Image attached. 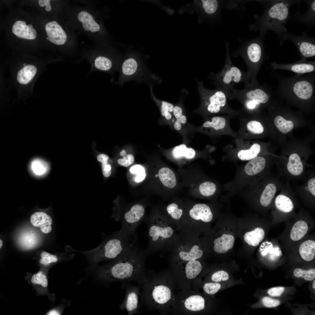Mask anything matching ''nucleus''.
Wrapping results in <instances>:
<instances>
[{"mask_svg":"<svg viewBox=\"0 0 315 315\" xmlns=\"http://www.w3.org/2000/svg\"><path fill=\"white\" fill-rule=\"evenodd\" d=\"M147 255L137 242L109 263L101 266L99 276L107 282L134 281L140 284L148 276L145 270Z\"/></svg>","mask_w":315,"mask_h":315,"instance_id":"1","label":"nucleus"},{"mask_svg":"<svg viewBox=\"0 0 315 315\" xmlns=\"http://www.w3.org/2000/svg\"><path fill=\"white\" fill-rule=\"evenodd\" d=\"M262 2L265 8L258 19L257 28L262 37L267 31H273L276 34L281 45H282L288 32L285 24L290 18V7L295 3L300 4L301 1L266 0Z\"/></svg>","mask_w":315,"mask_h":315,"instance_id":"2","label":"nucleus"},{"mask_svg":"<svg viewBox=\"0 0 315 315\" xmlns=\"http://www.w3.org/2000/svg\"><path fill=\"white\" fill-rule=\"evenodd\" d=\"M144 221L148 227V242L145 249L146 254L172 249L178 238V234L162 214L158 211L153 212L146 218Z\"/></svg>","mask_w":315,"mask_h":315,"instance_id":"3","label":"nucleus"},{"mask_svg":"<svg viewBox=\"0 0 315 315\" xmlns=\"http://www.w3.org/2000/svg\"><path fill=\"white\" fill-rule=\"evenodd\" d=\"M278 81V95L290 100L307 102L312 100L315 94V75H296L290 77L276 76Z\"/></svg>","mask_w":315,"mask_h":315,"instance_id":"4","label":"nucleus"},{"mask_svg":"<svg viewBox=\"0 0 315 315\" xmlns=\"http://www.w3.org/2000/svg\"><path fill=\"white\" fill-rule=\"evenodd\" d=\"M102 237L101 243L96 248L88 251H81L93 262L112 260L137 241L128 237L120 230L109 235L104 234Z\"/></svg>","mask_w":315,"mask_h":315,"instance_id":"5","label":"nucleus"},{"mask_svg":"<svg viewBox=\"0 0 315 315\" xmlns=\"http://www.w3.org/2000/svg\"><path fill=\"white\" fill-rule=\"evenodd\" d=\"M277 94L266 84L260 85L258 83H250L245 85L242 90L234 88L230 92L229 98L237 100L242 105L243 112L249 113L255 111L267 104Z\"/></svg>","mask_w":315,"mask_h":315,"instance_id":"6","label":"nucleus"},{"mask_svg":"<svg viewBox=\"0 0 315 315\" xmlns=\"http://www.w3.org/2000/svg\"><path fill=\"white\" fill-rule=\"evenodd\" d=\"M197 82L201 101L200 110L203 114L207 115L225 113L234 116H242L241 111L233 109L228 106V93L217 87L213 90L207 89L203 86L202 81H197Z\"/></svg>","mask_w":315,"mask_h":315,"instance_id":"7","label":"nucleus"},{"mask_svg":"<svg viewBox=\"0 0 315 315\" xmlns=\"http://www.w3.org/2000/svg\"><path fill=\"white\" fill-rule=\"evenodd\" d=\"M213 218L211 208L206 204L197 203L185 206V215L177 232L198 236Z\"/></svg>","mask_w":315,"mask_h":315,"instance_id":"8","label":"nucleus"},{"mask_svg":"<svg viewBox=\"0 0 315 315\" xmlns=\"http://www.w3.org/2000/svg\"><path fill=\"white\" fill-rule=\"evenodd\" d=\"M209 78L212 80L216 87L229 94L236 84L241 82L244 83L245 85L250 83L247 72L240 69L232 64L228 49L223 68L217 73L212 72Z\"/></svg>","mask_w":315,"mask_h":315,"instance_id":"9","label":"nucleus"},{"mask_svg":"<svg viewBox=\"0 0 315 315\" xmlns=\"http://www.w3.org/2000/svg\"><path fill=\"white\" fill-rule=\"evenodd\" d=\"M95 10L88 6L71 8V27L79 30L95 42L101 26Z\"/></svg>","mask_w":315,"mask_h":315,"instance_id":"10","label":"nucleus"},{"mask_svg":"<svg viewBox=\"0 0 315 315\" xmlns=\"http://www.w3.org/2000/svg\"><path fill=\"white\" fill-rule=\"evenodd\" d=\"M178 234V238L172 248L177 258L186 262L201 258L204 252L198 236L180 232Z\"/></svg>","mask_w":315,"mask_h":315,"instance_id":"11","label":"nucleus"},{"mask_svg":"<svg viewBox=\"0 0 315 315\" xmlns=\"http://www.w3.org/2000/svg\"><path fill=\"white\" fill-rule=\"evenodd\" d=\"M262 37L250 42L241 54L248 68L247 72L251 83H258L256 78L265 56Z\"/></svg>","mask_w":315,"mask_h":315,"instance_id":"12","label":"nucleus"},{"mask_svg":"<svg viewBox=\"0 0 315 315\" xmlns=\"http://www.w3.org/2000/svg\"><path fill=\"white\" fill-rule=\"evenodd\" d=\"M302 33L301 36H299L288 32L285 36L284 40L289 39L291 41L299 52L300 60H305L315 56V38L308 36L305 31Z\"/></svg>","mask_w":315,"mask_h":315,"instance_id":"13","label":"nucleus"},{"mask_svg":"<svg viewBox=\"0 0 315 315\" xmlns=\"http://www.w3.org/2000/svg\"><path fill=\"white\" fill-rule=\"evenodd\" d=\"M122 286L125 290V295L119 307L122 310H125L128 315L137 314L139 309V298L141 286L128 284L127 282H122Z\"/></svg>","mask_w":315,"mask_h":315,"instance_id":"14","label":"nucleus"},{"mask_svg":"<svg viewBox=\"0 0 315 315\" xmlns=\"http://www.w3.org/2000/svg\"><path fill=\"white\" fill-rule=\"evenodd\" d=\"M234 116L227 115L224 116H216L205 121L202 127L209 129L217 136L229 135L237 137V133L234 132L230 127V120Z\"/></svg>","mask_w":315,"mask_h":315,"instance_id":"15","label":"nucleus"},{"mask_svg":"<svg viewBox=\"0 0 315 315\" xmlns=\"http://www.w3.org/2000/svg\"><path fill=\"white\" fill-rule=\"evenodd\" d=\"M185 212V206L181 202H173L165 208L162 215L177 232L183 221Z\"/></svg>","mask_w":315,"mask_h":315,"instance_id":"16","label":"nucleus"},{"mask_svg":"<svg viewBox=\"0 0 315 315\" xmlns=\"http://www.w3.org/2000/svg\"><path fill=\"white\" fill-rule=\"evenodd\" d=\"M272 67L275 69H280L288 70L295 73L296 75L314 72L315 71V61L300 60L298 62L287 64H280L275 62L271 63Z\"/></svg>","mask_w":315,"mask_h":315,"instance_id":"17","label":"nucleus"},{"mask_svg":"<svg viewBox=\"0 0 315 315\" xmlns=\"http://www.w3.org/2000/svg\"><path fill=\"white\" fill-rule=\"evenodd\" d=\"M85 57L91 64L90 72L96 71H108L112 68L113 64L111 60L108 57L99 54L95 49L87 52Z\"/></svg>","mask_w":315,"mask_h":315,"instance_id":"18","label":"nucleus"},{"mask_svg":"<svg viewBox=\"0 0 315 315\" xmlns=\"http://www.w3.org/2000/svg\"><path fill=\"white\" fill-rule=\"evenodd\" d=\"M45 30L49 40L54 44L63 45L67 42V34L57 21H53L47 23Z\"/></svg>","mask_w":315,"mask_h":315,"instance_id":"19","label":"nucleus"},{"mask_svg":"<svg viewBox=\"0 0 315 315\" xmlns=\"http://www.w3.org/2000/svg\"><path fill=\"white\" fill-rule=\"evenodd\" d=\"M308 4L309 8L305 13L301 15L298 8V11L289 19L302 22L309 27L314 26L315 24V0H305Z\"/></svg>","mask_w":315,"mask_h":315,"instance_id":"20","label":"nucleus"},{"mask_svg":"<svg viewBox=\"0 0 315 315\" xmlns=\"http://www.w3.org/2000/svg\"><path fill=\"white\" fill-rule=\"evenodd\" d=\"M30 221L32 224L36 227H39L41 231L45 234L51 232L52 220L51 217L43 212H37L31 216Z\"/></svg>","mask_w":315,"mask_h":315,"instance_id":"21","label":"nucleus"},{"mask_svg":"<svg viewBox=\"0 0 315 315\" xmlns=\"http://www.w3.org/2000/svg\"><path fill=\"white\" fill-rule=\"evenodd\" d=\"M13 33L18 37L27 39H34L36 37V32L30 24L27 25L25 22L16 21L13 25Z\"/></svg>","mask_w":315,"mask_h":315,"instance_id":"22","label":"nucleus"},{"mask_svg":"<svg viewBox=\"0 0 315 315\" xmlns=\"http://www.w3.org/2000/svg\"><path fill=\"white\" fill-rule=\"evenodd\" d=\"M235 241V237L232 235L223 234L221 237L216 238L213 241V249L218 253H225L232 248Z\"/></svg>","mask_w":315,"mask_h":315,"instance_id":"23","label":"nucleus"},{"mask_svg":"<svg viewBox=\"0 0 315 315\" xmlns=\"http://www.w3.org/2000/svg\"><path fill=\"white\" fill-rule=\"evenodd\" d=\"M266 160L264 158L257 156L250 160L244 168L245 173L247 176H253L261 172L264 169Z\"/></svg>","mask_w":315,"mask_h":315,"instance_id":"24","label":"nucleus"},{"mask_svg":"<svg viewBox=\"0 0 315 315\" xmlns=\"http://www.w3.org/2000/svg\"><path fill=\"white\" fill-rule=\"evenodd\" d=\"M158 176L162 184L165 187L172 188L176 184V179L174 172L168 167H163L158 172Z\"/></svg>","mask_w":315,"mask_h":315,"instance_id":"25","label":"nucleus"},{"mask_svg":"<svg viewBox=\"0 0 315 315\" xmlns=\"http://www.w3.org/2000/svg\"><path fill=\"white\" fill-rule=\"evenodd\" d=\"M287 168L292 175L297 176L303 172L304 167L299 156L297 153L291 154L289 158Z\"/></svg>","mask_w":315,"mask_h":315,"instance_id":"26","label":"nucleus"},{"mask_svg":"<svg viewBox=\"0 0 315 315\" xmlns=\"http://www.w3.org/2000/svg\"><path fill=\"white\" fill-rule=\"evenodd\" d=\"M265 234V232L262 228H256L254 230L246 233L244 239L249 245L256 246H258L262 240Z\"/></svg>","mask_w":315,"mask_h":315,"instance_id":"27","label":"nucleus"},{"mask_svg":"<svg viewBox=\"0 0 315 315\" xmlns=\"http://www.w3.org/2000/svg\"><path fill=\"white\" fill-rule=\"evenodd\" d=\"M299 253L304 260L309 261L312 260L315 256V242L309 240L303 242L299 248Z\"/></svg>","mask_w":315,"mask_h":315,"instance_id":"28","label":"nucleus"},{"mask_svg":"<svg viewBox=\"0 0 315 315\" xmlns=\"http://www.w3.org/2000/svg\"><path fill=\"white\" fill-rule=\"evenodd\" d=\"M184 306L188 310L192 311H199L205 307V300L202 296L195 295L190 296L184 302Z\"/></svg>","mask_w":315,"mask_h":315,"instance_id":"29","label":"nucleus"},{"mask_svg":"<svg viewBox=\"0 0 315 315\" xmlns=\"http://www.w3.org/2000/svg\"><path fill=\"white\" fill-rule=\"evenodd\" d=\"M36 72L37 69L35 66L26 65L18 71L17 76L18 81L21 84H26L33 78Z\"/></svg>","mask_w":315,"mask_h":315,"instance_id":"30","label":"nucleus"},{"mask_svg":"<svg viewBox=\"0 0 315 315\" xmlns=\"http://www.w3.org/2000/svg\"><path fill=\"white\" fill-rule=\"evenodd\" d=\"M241 127L237 134L247 131L251 134H260L264 131V128L262 124L259 122L251 120L246 123L241 122Z\"/></svg>","mask_w":315,"mask_h":315,"instance_id":"31","label":"nucleus"},{"mask_svg":"<svg viewBox=\"0 0 315 315\" xmlns=\"http://www.w3.org/2000/svg\"><path fill=\"white\" fill-rule=\"evenodd\" d=\"M261 150V146L257 143L253 144L247 149H242L237 152L238 158L243 161L250 160L258 156Z\"/></svg>","mask_w":315,"mask_h":315,"instance_id":"32","label":"nucleus"},{"mask_svg":"<svg viewBox=\"0 0 315 315\" xmlns=\"http://www.w3.org/2000/svg\"><path fill=\"white\" fill-rule=\"evenodd\" d=\"M275 185L270 183L267 185L263 190L260 199L261 205L264 207L269 206L271 204L276 192Z\"/></svg>","mask_w":315,"mask_h":315,"instance_id":"33","label":"nucleus"},{"mask_svg":"<svg viewBox=\"0 0 315 315\" xmlns=\"http://www.w3.org/2000/svg\"><path fill=\"white\" fill-rule=\"evenodd\" d=\"M308 229L306 222L300 220L293 226L290 233L291 239L294 241H298L302 239L306 235Z\"/></svg>","mask_w":315,"mask_h":315,"instance_id":"34","label":"nucleus"},{"mask_svg":"<svg viewBox=\"0 0 315 315\" xmlns=\"http://www.w3.org/2000/svg\"><path fill=\"white\" fill-rule=\"evenodd\" d=\"M275 203L277 209L284 213H288L293 209L294 205L291 200L287 196L282 194L276 197Z\"/></svg>","mask_w":315,"mask_h":315,"instance_id":"35","label":"nucleus"},{"mask_svg":"<svg viewBox=\"0 0 315 315\" xmlns=\"http://www.w3.org/2000/svg\"><path fill=\"white\" fill-rule=\"evenodd\" d=\"M172 153L173 156L176 158L184 157L188 159L194 158L196 154L193 149L187 147L185 144L175 146L173 149Z\"/></svg>","mask_w":315,"mask_h":315,"instance_id":"36","label":"nucleus"},{"mask_svg":"<svg viewBox=\"0 0 315 315\" xmlns=\"http://www.w3.org/2000/svg\"><path fill=\"white\" fill-rule=\"evenodd\" d=\"M185 273L186 277L192 279L196 277L200 273L202 268L200 262L197 260L186 262Z\"/></svg>","mask_w":315,"mask_h":315,"instance_id":"37","label":"nucleus"},{"mask_svg":"<svg viewBox=\"0 0 315 315\" xmlns=\"http://www.w3.org/2000/svg\"><path fill=\"white\" fill-rule=\"evenodd\" d=\"M274 120L276 127L280 132L284 134H286L290 132L294 127V123L293 122L287 120L280 115L276 116Z\"/></svg>","mask_w":315,"mask_h":315,"instance_id":"38","label":"nucleus"},{"mask_svg":"<svg viewBox=\"0 0 315 315\" xmlns=\"http://www.w3.org/2000/svg\"><path fill=\"white\" fill-rule=\"evenodd\" d=\"M31 167L33 172L37 175H41L48 171V165L46 161L41 159L37 158L33 160L31 164Z\"/></svg>","mask_w":315,"mask_h":315,"instance_id":"39","label":"nucleus"},{"mask_svg":"<svg viewBox=\"0 0 315 315\" xmlns=\"http://www.w3.org/2000/svg\"><path fill=\"white\" fill-rule=\"evenodd\" d=\"M137 64L135 60L130 58L125 60L123 64L122 70L124 74L127 76H131L136 71Z\"/></svg>","mask_w":315,"mask_h":315,"instance_id":"40","label":"nucleus"},{"mask_svg":"<svg viewBox=\"0 0 315 315\" xmlns=\"http://www.w3.org/2000/svg\"><path fill=\"white\" fill-rule=\"evenodd\" d=\"M216 186L213 182L206 181L202 183L199 186V191L201 194L205 197L213 195L216 190Z\"/></svg>","mask_w":315,"mask_h":315,"instance_id":"41","label":"nucleus"},{"mask_svg":"<svg viewBox=\"0 0 315 315\" xmlns=\"http://www.w3.org/2000/svg\"><path fill=\"white\" fill-rule=\"evenodd\" d=\"M160 109L162 116L167 120L171 119L174 106L172 104L164 101L160 102Z\"/></svg>","mask_w":315,"mask_h":315,"instance_id":"42","label":"nucleus"},{"mask_svg":"<svg viewBox=\"0 0 315 315\" xmlns=\"http://www.w3.org/2000/svg\"><path fill=\"white\" fill-rule=\"evenodd\" d=\"M295 276L297 278H303L307 281H311L315 278V270L311 269L308 270H304L300 268L295 269L293 271Z\"/></svg>","mask_w":315,"mask_h":315,"instance_id":"43","label":"nucleus"},{"mask_svg":"<svg viewBox=\"0 0 315 315\" xmlns=\"http://www.w3.org/2000/svg\"><path fill=\"white\" fill-rule=\"evenodd\" d=\"M109 158V157L104 154H99L97 156V160L102 163V173L105 177H109L111 174V166L108 162Z\"/></svg>","mask_w":315,"mask_h":315,"instance_id":"44","label":"nucleus"},{"mask_svg":"<svg viewBox=\"0 0 315 315\" xmlns=\"http://www.w3.org/2000/svg\"><path fill=\"white\" fill-rule=\"evenodd\" d=\"M119 154L122 158L118 159L117 162L120 165L126 167L134 162V155L131 154H127L125 150H122L120 152Z\"/></svg>","mask_w":315,"mask_h":315,"instance_id":"45","label":"nucleus"},{"mask_svg":"<svg viewBox=\"0 0 315 315\" xmlns=\"http://www.w3.org/2000/svg\"><path fill=\"white\" fill-rule=\"evenodd\" d=\"M202 2L204 9L208 14L214 13L218 8V4L216 0H202Z\"/></svg>","mask_w":315,"mask_h":315,"instance_id":"46","label":"nucleus"},{"mask_svg":"<svg viewBox=\"0 0 315 315\" xmlns=\"http://www.w3.org/2000/svg\"><path fill=\"white\" fill-rule=\"evenodd\" d=\"M31 282L34 284L41 285L44 287H47L48 285L46 277L42 271L34 275L32 278Z\"/></svg>","mask_w":315,"mask_h":315,"instance_id":"47","label":"nucleus"},{"mask_svg":"<svg viewBox=\"0 0 315 315\" xmlns=\"http://www.w3.org/2000/svg\"><path fill=\"white\" fill-rule=\"evenodd\" d=\"M221 287V285L218 282H208L204 284L203 288L206 293L212 295L218 291Z\"/></svg>","mask_w":315,"mask_h":315,"instance_id":"48","label":"nucleus"},{"mask_svg":"<svg viewBox=\"0 0 315 315\" xmlns=\"http://www.w3.org/2000/svg\"><path fill=\"white\" fill-rule=\"evenodd\" d=\"M41 256V258L40 259L39 262L44 265L55 262L58 260V258L56 256L51 254L46 251L42 253Z\"/></svg>","mask_w":315,"mask_h":315,"instance_id":"49","label":"nucleus"},{"mask_svg":"<svg viewBox=\"0 0 315 315\" xmlns=\"http://www.w3.org/2000/svg\"><path fill=\"white\" fill-rule=\"evenodd\" d=\"M229 276L227 272L220 270L214 272L212 275L211 280L214 282H218L228 280Z\"/></svg>","mask_w":315,"mask_h":315,"instance_id":"50","label":"nucleus"},{"mask_svg":"<svg viewBox=\"0 0 315 315\" xmlns=\"http://www.w3.org/2000/svg\"><path fill=\"white\" fill-rule=\"evenodd\" d=\"M262 302L264 305L267 307H274L279 305L280 301L277 300L272 299L267 296L263 297Z\"/></svg>","mask_w":315,"mask_h":315,"instance_id":"51","label":"nucleus"},{"mask_svg":"<svg viewBox=\"0 0 315 315\" xmlns=\"http://www.w3.org/2000/svg\"><path fill=\"white\" fill-rule=\"evenodd\" d=\"M283 287H277L271 288L268 290L267 293L272 297H279L281 296L284 291Z\"/></svg>","mask_w":315,"mask_h":315,"instance_id":"52","label":"nucleus"},{"mask_svg":"<svg viewBox=\"0 0 315 315\" xmlns=\"http://www.w3.org/2000/svg\"><path fill=\"white\" fill-rule=\"evenodd\" d=\"M174 126V129L176 130H181L182 128V124H185L187 121V118L186 116L183 114L181 116L176 118Z\"/></svg>","mask_w":315,"mask_h":315,"instance_id":"53","label":"nucleus"},{"mask_svg":"<svg viewBox=\"0 0 315 315\" xmlns=\"http://www.w3.org/2000/svg\"><path fill=\"white\" fill-rule=\"evenodd\" d=\"M130 172L137 175L145 173L144 168L140 164H135L132 166L130 169Z\"/></svg>","mask_w":315,"mask_h":315,"instance_id":"54","label":"nucleus"},{"mask_svg":"<svg viewBox=\"0 0 315 315\" xmlns=\"http://www.w3.org/2000/svg\"><path fill=\"white\" fill-rule=\"evenodd\" d=\"M308 190L314 196H315V179L313 178L310 179L308 182Z\"/></svg>","mask_w":315,"mask_h":315,"instance_id":"55","label":"nucleus"},{"mask_svg":"<svg viewBox=\"0 0 315 315\" xmlns=\"http://www.w3.org/2000/svg\"><path fill=\"white\" fill-rule=\"evenodd\" d=\"M183 114V110L181 106L177 105L174 106L173 115L176 118L180 117Z\"/></svg>","mask_w":315,"mask_h":315,"instance_id":"56","label":"nucleus"},{"mask_svg":"<svg viewBox=\"0 0 315 315\" xmlns=\"http://www.w3.org/2000/svg\"><path fill=\"white\" fill-rule=\"evenodd\" d=\"M50 0H39L38 3L41 7L46 6V10L47 11H49L51 9V7L50 4Z\"/></svg>","mask_w":315,"mask_h":315,"instance_id":"57","label":"nucleus"},{"mask_svg":"<svg viewBox=\"0 0 315 315\" xmlns=\"http://www.w3.org/2000/svg\"><path fill=\"white\" fill-rule=\"evenodd\" d=\"M145 173L137 175L135 177V181L136 182H140L144 180L145 178Z\"/></svg>","mask_w":315,"mask_h":315,"instance_id":"58","label":"nucleus"},{"mask_svg":"<svg viewBox=\"0 0 315 315\" xmlns=\"http://www.w3.org/2000/svg\"><path fill=\"white\" fill-rule=\"evenodd\" d=\"M60 313L56 310H52L50 311L47 315H60Z\"/></svg>","mask_w":315,"mask_h":315,"instance_id":"59","label":"nucleus"},{"mask_svg":"<svg viewBox=\"0 0 315 315\" xmlns=\"http://www.w3.org/2000/svg\"><path fill=\"white\" fill-rule=\"evenodd\" d=\"M312 287L314 289H315V280H314L312 284Z\"/></svg>","mask_w":315,"mask_h":315,"instance_id":"60","label":"nucleus"},{"mask_svg":"<svg viewBox=\"0 0 315 315\" xmlns=\"http://www.w3.org/2000/svg\"><path fill=\"white\" fill-rule=\"evenodd\" d=\"M3 243L2 241V240L1 239H0V248H1V247H2V245H3Z\"/></svg>","mask_w":315,"mask_h":315,"instance_id":"61","label":"nucleus"}]
</instances>
